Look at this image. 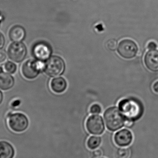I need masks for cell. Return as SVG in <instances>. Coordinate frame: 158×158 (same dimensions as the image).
I'll list each match as a JSON object with an SVG mask.
<instances>
[{
  "instance_id": "1",
  "label": "cell",
  "mask_w": 158,
  "mask_h": 158,
  "mask_svg": "<svg viewBox=\"0 0 158 158\" xmlns=\"http://www.w3.org/2000/svg\"><path fill=\"white\" fill-rule=\"evenodd\" d=\"M122 114L126 120L134 121L141 118L143 109L142 104L134 98H128L122 100L119 104Z\"/></svg>"
},
{
  "instance_id": "2",
  "label": "cell",
  "mask_w": 158,
  "mask_h": 158,
  "mask_svg": "<svg viewBox=\"0 0 158 158\" xmlns=\"http://www.w3.org/2000/svg\"><path fill=\"white\" fill-rule=\"evenodd\" d=\"M104 117L106 126L110 131H116L124 125V117L116 107H110L107 109L104 113Z\"/></svg>"
},
{
  "instance_id": "3",
  "label": "cell",
  "mask_w": 158,
  "mask_h": 158,
  "mask_svg": "<svg viewBox=\"0 0 158 158\" xmlns=\"http://www.w3.org/2000/svg\"><path fill=\"white\" fill-rule=\"evenodd\" d=\"M8 124L9 128L13 131L20 133L27 129L29 121L24 114L20 113H14L8 117Z\"/></svg>"
},
{
  "instance_id": "4",
  "label": "cell",
  "mask_w": 158,
  "mask_h": 158,
  "mask_svg": "<svg viewBox=\"0 0 158 158\" xmlns=\"http://www.w3.org/2000/svg\"><path fill=\"white\" fill-rule=\"evenodd\" d=\"M45 73L51 77L59 76L64 72L65 63L62 58L59 56H52L47 61L44 68Z\"/></svg>"
},
{
  "instance_id": "5",
  "label": "cell",
  "mask_w": 158,
  "mask_h": 158,
  "mask_svg": "<svg viewBox=\"0 0 158 158\" xmlns=\"http://www.w3.org/2000/svg\"><path fill=\"white\" fill-rule=\"evenodd\" d=\"M118 52L120 56L125 59H132L138 53V47L134 41L125 39L120 42Z\"/></svg>"
},
{
  "instance_id": "6",
  "label": "cell",
  "mask_w": 158,
  "mask_h": 158,
  "mask_svg": "<svg viewBox=\"0 0 158 158\" xmlns=\"http://www.w3.org/2000/svg\"><path fill=\"white\" fill-rule=\"evenodd\" d=\"M85 125L87 131L94 135H101L105 131L104 121L102 117L99 115L90 116L86 120Z\"/></svg>"
},
{
  "instance_id": "7",
  "label": "cell",
  "mask_w": 158,
  "mask_h": 158,
  "mask_svg": "<svg viewBox=\"0 0 158 158\" xmlns=\"http://www.w3.org/2000/svg\"><path fill=\"white\" fill-rule=\"evenodd\" d=\"M42 68L40 62L30 60L25 62L22 66V73L26 78L33 79L38 77Z\"/></svg>"
},
{
  "instance_id": "8",
  "label": "cell",
  "mask_w": 158,
  "mask_h": 158,
  "mask_svg": "<svg viewBox=\"0 0 158 158\" xmlns=\"http://www.w3.org/2000/svg\"><path fill=\"white\" fill-rule=\"evenodd\" d=\"M27 48L21 42H15L9 46L8 55L9 58L16 63L22 62L27 55Z\"/></svg>"
},
{
  "instance_id": "9",
  "label": "cell",
  "mask_w": 158,
  "mask_h": 158,
  "mask_svg": "<svg viewBox=\"0 0 158 158\" xmlns=\"http://www.w3.org/2000/svg\"><path fill=\"white\" fill-rule=\"evenodd\" d=\"M114 140L118 146L125 147L131 144L133 136L131 131L126 129H122L115 134Z\"/></svg>"
},
{
  "instance_id": "10",
  "label": "cell",
  "mask_w": 158,
  "mask_h": 158,
  "mask_svg": "<svg viewBox=\"0 0 158 158\" xmlns=\"http://www.w3.org/2000/svg\"><path fill=\"white\" fill-rule=\"evenodd\" d=\"M33 55L40 61H44L50 57L52 50L50 46L45 43H38L34 45L32 50Z\"/></svg>"
},
{
  "instance_id": "11",
  "label": "cell",
  "mask_w": 158,
  "mask_h": 158,
  "mask_svg": "<svg viewBox=\"0 0 158 158\" xmlns=\"http://www.w3.org/2000/svg\"><path fill=\"white\" fill-rule=\"evenodd\" d=\"M144 62L147 68L152 71H158V50H149L146 53Z\"/></svg>"
},
{
  "instance_id": "12",
  "label": "cell",
  "mask_w": 158,
  "mask_h": 158,
  "mask_svg": "<svg viewBox=\"0 0 158 158\" xmlns=\"http://www.w3.org/2000/svg\"><path fill=\"white\" fill-rule=\"evenodd\" d=\"M9 36L12 41L20 42L25 39L26 31L21 26H14L9 31Z\"/></svg>"
},
{
  "instance_id": "13",
  "label": "cell",
  "mask_w": 158,
  "mask_h": 158,
  "mask_svg": "<svg viewBox=\"0 0 158 158\" xmlns=\"http://www.w3.org/2000/svg\"><path fill=\"white\" fill-rule=\"evenodd\" d=\"M15 150L12 144L6 141H0V158H14Z\"/></svg>"
},
{
  "instance_id": "14",
  "label": "cell",
  "mask_w": 158,
  "mask_h": 158,
  "mask_svg": "<svg viewBox=\"0 0 158 158\" xmlns=\"http://www.w3.org/2000/svg\"><path fill=\"white\" fill-rule=\"evenodd\" d=\"M51 86L52 90L55 93L61 94L65 91L67 87V83L64 78L59 77L52 80Z\"/></svg>"
},
{
  "instance_id": "15",
  "label": "cell",
  "mask_w": 158,
  "mask_h": 158,
  "mask_svg": "<svg viewBox=\"0 0 158 158\" xmlns=\"http://www.w3.org/2000/svg\"><path fill=\"white\" fill-rule=\"evenodd\" d=\"M14 85V78L5 72L0 73V89L7 90L13 87Z\"/></svg>"
},
{
  "instance_id": "16",
  "label": "cell",
  "mask_w": 158,
  "mask_h": 158,
  "mask_svg": "<svg viewBox=\"0 0 158 158\" xmlns=\"http://www.w3.org/2000/svg\"><path fill=\"white\" fill-rule=\"evenodd\" d=\"M102 139L100 136H92L88 138L87 141V146L91 150H95L100 146Z\"/></svg>"
},
{
  "instance_id": "17",
  "label": "cell",
  "mask_w": 158,
  "mask_h": 158,
  "mask_svg": "<svg viewBox=\"0 0 158 158\" xmlns=\"http://www.w3.org/2000/svg\"><path fill=\"white\" fill-rule=\"evenodd\" d=\"M130 155V150L127 148H119L116 152L117 158H128Z\"/></svg>"
},
{
  "instance_id": "18",
  "label": "cell",
  "mask_w": 158,
  "mask_h": 158,
  "mask_svg": "<svg viewBox=\"0 0 158 158\" xmlns=\"http://www.w3.org/2000/svg\"><path fill=\"white\" fill-rule=\"evenodd\" d=\"M6 72L10 74H14L17 70V66L15 64L11 62L6 63L4 66Z\"/></svg>"
},
{
  "instance_id": "19",
  "label": "cell",
  "mask_w": 158,
  "mask_h": 158,
  "mask_svg": "<svg viewBox=\"0 0 158 158\" xmlns=\"http://www.w3.org/2000/svg\"><path fill=\"white\" fill-rule=\"evenodd\" d=\"M106 45L108 49L110 51H115L118 46V42L114 39H110L107 42Z\"/></svg>"
},
{
  "instance_id": "20",
  "label": "cell",
  "mask_w": 158,
  "mask_h": 158,
  "mask_svg": "<svg viewBox=\"0 0 158 158\" xmlns=\"http://www.w3.org/2000/svg\"><path fill=\"white\" fill-rule=\"evenodd\" d=\"M101 111V107L98 104H94L90 108V112L92 114H99Z\"/></svg>"
},
{
  "instance_id": "21",
  "label": "cell",
  "mask_w": 158,
  "mask_h": 158,
  "mask_svg": "<svg viewBox=\"0 0 158 158\" xmlns=\"http://www.w3.org/2000/svg\"><path fill=\"white\" fill-rule=\"evenodd\" d=\"M7 58L6 52L3 50L0 49V65L4 64Z\"/></svg>"
},
{
  "instance_id": "22",
  "label": "cell",
  "mask_w": 158,
  "mask_h": 158,
  "mask_svg": "<svg viewBox=\"0 0 158 158\" xmlns=\"http://www.w3.org/2000/svg\"><path fill=\"white\" fill-rule=\"evenodd\" d=\"M147 48L149 50H156L157 48V45L155 42H150L148 44Z\"/></svg>"
},
{
  "instance_id": "23",
  "label": "cell",
  "mask_w": 158,
  "mask_h": 158,
  "mask_svg": "<svg viewBox=\"0 0 158 158\" xmlns=\"http://www.w3.org/2000/svg\"><path fill=\"white\" fill-rule=\"evenodd\" d=\"M102 151L99 149H95L93 152V155L95 157H100L102 156Z\"/></svg>"
},
{
  "instance_id": "24",
  "label": "cell",
  "mask_w": 158,
  "mask_h": 158,
  "mask_svg": "<svg viewBox=\"0 0 158 158\" xmlns=\"http://www.w3.org/2000/svg\"><path fill=\"white\" fill-rule=\"evenodd\" d=\"M5 38L3 34L0 32V49H2L5 44Z\"/></svg>"
},
{
  "instance_id": "25",
  "label": "cell",
  "mask_w": 158,
  "mask_h": 158,
  "mask_svg": "<svg viewBox=\"0 0 158 158\" xmlns=\"http://www.w3.org/2000/svg\"><path fill=\"white\" fill-rule=\"evenodd\" d=\"M20 101L19 100H16L14 101V102H12V107H17L19 106L20 105Z\"/></svg>"
},
{
  "instance_id": "26",
  "label": "cell",
  "mask_w": 158,
  "mask_h": 158,
  "mask_svg": "<svg viewBox=\"0 0 158 158\" xmlns=\"http://www.w3.org/2000/svg\"><path fill=\"white\" fill-rule=\"evenodd\" d=\"M133 121H132L128 120H125V123H124V125L126 127H131L132 126Z\"/></svg>"
},
{
  "instance_id": "27",
  "label": "cell",
  "mask_w": 158,
  "mask_h": 158,
  "mask_svg": "<svg viewBox=\"0 0 158 158\" xmlns=\"http://www.w3.org/2000/svg\"><path fill=\"white\" fill-rule=\"evenodd\" d=\"M153 90L155 93L158 94V81H156L153 85Z\"/></svg>"
},
{
  "instance_id": "28",
  "label": "cell",
  "mask_w": 158,
  "mask_h": 158,
  "mask_svg": "<svg viewBox=\"0 0 158 158\" xmlns=\"http://www.w3.org/2000/svg\"><path fill=\"white\" fill-rule=\"evenodd\" d=\"M2 92L0 91V104L2 103Z\"/></svg>"
},
{
  "instance_id": "29",
  "label": "cell",
  "mask_w": 158,
  "mask_h": 158,
  "mask_svg": "<svg viewBox=\"0 0 158 158\" xmlns=\"http://www.w3.org/2000/svg\"><path fill=\"white\" fill-rule=\"evenodd\" d=\"M2 67H0V73H1V72H2Z\"/></svg>"
},
{
  "instance_id": "30",
  "label": "cell",
  "mask_w": 158,
  "mask_h": 158,
  "mask_svg": "<svg viewBox=\"0 0 158 158\" xmlns=\"http://www.w3.org/2000/svg\"></svg>"
}]
</instances>
